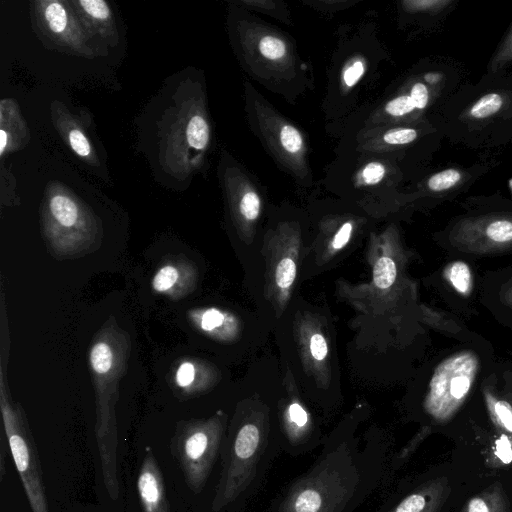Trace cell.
<instances>
[{"label": "cell", "instance_id": "10", "mask_svg": "<svg viewBox=\"0 0 512 512\" xmlns=\"http://www.w3.org/2000/svg\"><path fill=\"white\" fill-rule=\"evenodd\" d=\"M50 114L55 130L69 149L86 164L99 167L101 162L88 133V121L80 117V114H73L59 100L52 101Z\"/></svg>", "mask_w": 512, "mask_h": 512}, {"label": "cell", "instance_id": "29", "mask_svg": "<svg viewBox=\"0 0 512 512\" xmlns=\"http://www.w3.org/2000/svg\"><path fill=\"white\" fill-rule=\"evenodd\" d=\"M196 369L192 362L184 361L176 369L174 380L178 387L188 388L195 379Z\"/></svg>", "mask_w": 512, "mask_h": 512}, {"label": "cell", "instance_id": "8", "mask_svg": "<svg viewBox=\"0 0 512 512\" xmlns=\"http://www.w3.org/2000/svg\"><path fill=\"white\" fill-rule=\"evenodd\" d=\"M498 165V159L487 155L471 165H452L416 179L411 193L415 198L442 200L467 191Z\"/></svg>", "mask_w": 512, "mask_h": 512}, {"label": "cell", "instance_id": "20", "mask_svg": "<svg viewBox=\"0 0 512 512\" xmlns=\"http://www.w3.org/2000/svg\"><path fill=\"white\" fill-rule=\"evenodd\" d=\"M445 278L453 288L462 295H468L472 290V274L469 266L463 261L449 264L444 272Z\"/></svg>", "mask_w": 512, "mask_h": 512}, {"label": "cell", "instance_id": "5", "mask_svg": "<svg viewBox=\"0 0 512 512\" xmlns=\"http://www.w3.org/2000/svg\"><path fill=\"white\" fill-rule=\"evenodd\" d=\"M248 123L276 163L299 184L309 186L312 174L308 144L302 131L278 112L247 81L244 83Z\"/></svg>", "mask_w": 512, "mask_h": 512}, {"label": "cell", "instance_id": "24", "mask_svg": "<svg viewBox=\"0 0 512 512\" xmlns=\"http://www.w3.org/2000/svg\"><path fill=\"white\" fill-rule=\"evenodd\" d=\"M180 273L174 265H164L154 274L151 287L157 293H169L178 283Z\"/></svg>", "mask_w": 512, "mask_h": 512}, {"label": "cell", "instance_id": "12", "mask_svg": "<svg viewBox=\"0 0 512 512\" xmlns=\"http://www.w3.org/2000/svg\"><path fill=\"white\" fill-rule=\"evenodd\" d=\"M477 361L471 354L458 355L442 363L431 381V394L460 401L468 394Z\"/></svg>", "mask_w": 512, "mask_h": 512}, {"label": "cell", "instance_id": "17", "mask_svg": "<svg viewBox=\"0 0 512 512\" xmlns=\"http://www.w3.org/2000/svg\"><path fill=\"white\" fill-rule=\"evenodd\" d=\"M189 317L200 330L213 335L221 333L222 328L228 323L226 314L217 308L191 310Z\"/></svg>", "mask_w": 512, "mask_h": 512}, {"label": "cell", "instance_id": "19", "mask_svg": "<svg viewBox=\"0 0 512 512\" xmlns=\"http://www.w3.org/2000/svg\"><path fill=\"white\" fill-rule=\"evenodd\" d=\"M512 65V23L506 34L496 47L487 64L486 72L498 73L507 71Z\"/></svg>", "mask_w": 512, "mask_h": 512}, {"label": "cell", "instance_id": "32", "mask_svg": "<svg viewBox=\"0 0 512 512\" xmlns=\"http://www.w3.org/2000/svg\"><path fill=\"white\" fill-rule=\"evenodd\" d=\"M305 3L310 6L315 7L317 9L334 12V11H338L340 9L348 8L351 5H354L355 1H344V0H340V1H337V0H332V1L324 0L323 1V0H321L320 1V0H317V1H307Z\"/></svg>", "mask_w": 512, "mask_h": 512}, {"label": "cell", "instance_id": "1", "mask_svg": "<svg viewBox=\"0 0 512 512\" xmlns=\"http://www.w3.org/2000/svg\"><path fill=\"white\" fill-rule=\"evenodd\" d=\"M444 138L472 150L512 143V72L463 83L433 117Z\"/></svg>", "mask_w": 512, "mask_h": 512}, {"label": "cell", "instance_id": "13", "mask_svg": "<svg viewBox=\"0 0 512 512\" xmlns=\"http://www.w3.org/2000/svg\"><path fill=\"white\" fill-rule=\"evenodd\" d=\"M85 30L94 38H101L110 47L119 43V34L113 10L104 0H69Z\"/></svg>", "mask_w": 512, "mask_h": 512}, {"label": "cell", "instance_id": "7", "mask_svg": "<svg viewBox=\"0 0 512 512\" xmlns=\"http://www.w3.org/2000/svg\"><path fill=\"white\" fill-rule=\"evenodd\" d=\"M30 11L33 26L46 47L87 59L101 54L69 0H36L30 2Z\"/></svg>", "mask_w": 512, "mask_h": 512}, {"label": "cell", "instance_id": "35", "mask_svg": "<svg viewBox=\"0 0 512 512\" xmlns=\"http://www.w3.org/2000/svg\"><path fill=\"white\" fill-rule=\"evenodd\" d=\"M495 412L503 426L512 432V408L505 401H498L495 404Z\"/></svg>", "mask_w": 512, "mask_h": 512}, {"label": "cell", "instance_id": "36", "mask_svg": "<svg viewBox=\"0 0 512 512\" xmlns=\"http://www.w3.org/2000/svg\"><path fill=\"white\" fill-rule=\"evenodd\" d=\"M290 419L297 426L301 427L307 423L308 416L306 411L298 403L291 404L289 408Z\"/></svg>", "mask_w": 512, "mask_h": 512}, {"label": "cell", "instance_id": "11", "mask_svg": "<svg viewBox=\"0 0 512 512\" xmlns=\"http://www.w3.org/2000/svg\"><path fill=\"white\" fill-rule=\"evenodd\" d=\"M1 410L4 427L9 439L11 453L16 468L22 478L25 490L34 512H47L46 502L35 471L30 469L31 457L26 440L17 432L15 418L9 403L2 393Z\"/></svg>", "mask_w": 512, "mask_h": 512}, {"label": "cell", "instance_id": "15", "mask_svg": "<svg viewBox=\"0 0 512 512\" xmlns=\"http://www.w3.org/2000/svg\"><path fill=\"white\" fill-rule=\"evenodd\" d=\"M454 0H405L400 2L401 11L410 17L416 18L421 23L433 24L455 8Z\"/></svg>", "mask_w": 512, "mask_h": 512}, {"label": "cell", "instance_id": "30", "mask_svg": "<svg viewBox=\"0 0 512 512\" xmlns=\"http://www.w3.org/2000/svg\"><path fill=\"white\" fill-rule=\"evenodd\" d=\"M426 505V500L421 494H413L405 498L394 512H421Z\"/></svg>", "mask_w": 512, "mask_h": 512}, {"label": "cell", "instance_id": "37", "mask_svg": "<svg viewBox=\"0 0 512 512\" xmlns=\"http://www.w3.org/2000/svg\"><path fill=\"white\" fill-rule=\"evenodd\" d=\"M468 512H489V509L481 498L476 497L469 502Z\"/></svg>", "mask_w": 512, "mask_h": 512}, {"label": "cell", "instance_id": "3", "mask_svg": "<svg viewBox=\"0 0 512 512\" xmlns=\"http://www.w3.org/2000/svg\"><path fill=\"white\" fill-rule=\"evenodd\" d=\"M234 38L243 65L258 81L280 93L300 81L303 65L282 32L245 13L235 22Z\"/></svg>", "mask_w": 512, "mask_h": 512}, {"label": "cell", "instance_id": "28", "mask_svg": "<svg viewBox=\"0 0 512 512\" xmlns=\"http://www.w3.org/2000/svg\"><path fill=\"white\" fill-rule=\"evenodd\" d=\"M296 277V264L291 258L283 259L277 266L275 280L279 288L288 289Z\"/></svg>", "mask_w": 512, "mask_h": 512}, {"label": "cell", "instance_id": "9", "mask_svg": "<svg viewBox=\"0 0 512 512\" xmlns=\"http://www.w3.org/2000/svg\"><path fill=\"white\" fill-rule=\"evenodd\" d=\"M221 179L233 216L246 224L255 222L261 213L262 198L252 177L227 155Z\"/></svg>", "mask_w": 512, "mask_h": 512}, {"label": "cell", "instance_id": "14", "mask_svg": "<svg viewBox=\"0 0 512 512\" xmlns=\"http://www.w3.org/2000/svg\"><path fill=\"white\" fill-rule=\"evenodd\" d=\"M30 141V132L17 101L3 98L0 102V156L24 148Z\"/></svg>", "mask_w": 512, "mask_h": 512}, {"label": "cell", "instance_id": "25", "mask_svg": "<svg viewBox=\"0 0 512 512\" xmlns=\"http://www.w3.org/2000/svg\"><path fill=\"white\" fill-rule=\"evenodd\" d=\"M396 265L389 257H381L373 269V279L377 287L386 289L390 287L396 279Z\"/></svg>", "mask_w": 512, "mask_h": 512}, {"label": "cell", "instance_id": "27", "mask_svg": "<svg viewBox=\"0 0 512 512\" xmlns=\"http://www.w3.org/2000/svg\"><path fill=\"white\" fill-rule=\"evenodd\" d=\"M209 438L203 431H197L190 435L185 442V453L191 460H197L207 450Z\"/></svg>", "mask_w": 512, "mask_h": 512}, {"label": "cell", "instance_id": "21", "mask_svg": "<svg viewBox=\"0 0 512 512\" xmlns=\"http://www.w3.org/2000/svg\"><path fill=\"white\" fill-rule=\"evenodd\" d=\"M138 490L148 512H153L159 504L160 489L155 475L150 471H143L138 479Z\"/></svg>", "mask_w": 512, "mask_h": 512}, {"label": "cell", "instance_id": "31", "mask_svg": "<svg viewBox=\"0 0 512 512\" xmlns=\"http://www.w3.org/2000/svg\"><path fill=\"white\" fill-rule=\"evenodd\" d=\"M310 352L313 358L317 361H322L327 356L328 346L325 338L315 333L310 338Z\"/></svg>", "mask_w": 512, "mask_h": 512}, {"label": "cell", "instance_id": "6", "mask_svg": "<svg viewBox=\"0 0 512 512\" xmlns=\"http://www.w3.org/2000/svg\"><path fill=\"white\" fill-rule=\"evenodd\" d=\"M444 139L431 118L363 128L356 135V151L395 156L420 177L419 173L432 161Z\"/></svg>", "mask_w": 512, "mask_h": 512}, {"label": "cell", "instance_id": "2", "mask_svg": "<svg viewBox=\"0 0 512 512\" xmlns=\"http://www.w3.org/2000/svg\"><path fill=\"white\" fill-rule=\"evenodd\" d=\"M463 78L464 72L445 57L418 64L396 93L374 110L364 128L433 118L464 83Z\"/></svg>", "mask_w": 512, "mask_h": 512}, {"label": "cell", "instance_id": "22", "mask_svg": "<svg viewBox=\"0 0 512 512\" xmlns=\"http://www.w3.org/2000/svg\"><path fill=\"white\" fill-rule=\"evenodd\" d=\"M240 7L253 9L264 14L271 15L280 21L290 23V15L285 4L281 1L272 0H241L237 2Z\"/></svg>", "mask_w": 512, "mask_h": 512}, {"label": "cell", "instance_id": "26", "mask_svg": "<svg viewBox=\"0 0 512 512\" xmlns=\"http://www.w3.org/2000/svg\"><path fill=\"white\" fill-rule=\"evenodd\" d=\"M487 237L497 243L512 241V219L501 217L492 219L485 226Z\"/></svg>", "mask_w": 512, "mask_h": 512}, {"label": "cell", "instance_id": "18", "mask_svg": "<svg viewBox=\"0 0 512 512\" xmlns=\"http://www.w3.org/2000/svg\"><path fill=\"white\" fill-rule=\"evenodd\" d=\"M260 432L254 424L244 425L238 432L235 443L234 453L239 460H248L252 458L259 446Z\"/></svg>", "mask_w": 512, "mask_h": 512}, {"label": "cell", "instance_id": "4", "mask_svg": "<svg viewBox=\"0 0 512 512\" xmlns=\"http://www.w3.org/2000/svg\"><path fill=\"white\" fill-rule=\"evenodd\" d=\"M160 161L172 176L185 178L200 169L211 142V124L201 90L177 99L162 131Z\"/></svg>", "mask_w": 512, "mask_h": 512}, {"label": "cell", "instance_id": "23", "mask_svg": "<svg viewBox=\"0 0 512 512\" xmlns=\"http://www.w3.org/2000/svg\"><path fill=\"white\" fill-rule=\"evenodd\" d=\"M89 360L92 370L98 375L106 374L113 365L114 355L110 345L99 341L90 350Z\"/></svg>", "mask_w": 512, "mask_h": 512}, {"label": "cell", "instance_id": "16", "mask_svg": "<svg viewBox=\"0 0 512 512\" xmlns=\"http://www.w3.org/2000/svg\"><path fill=\"white\" fill-rule=\"evenodd\" d=\"M368 64L367 58L362 53L352 55L340 70L338 77L340 91L347 93L353 89L365 75Z\"/></svg>", "mask_w": 512, "mask_h": 512}, {"label": "cell", "instance_id": "34", "mask_svg": "<svg viewBox=\"0 0 512 512\" xmlns=\"http://www.w3.org/2000/svg\"><path fill=\"white\" fill-rule=\"evenodd\" d=\"M352 231L353 225L351 222L343 223L333 238L332 247L334 249L343 248L350 240Z\"/></svg>", "mask_w": 512, "mask_h": 512}, {"label": "cell", "instance_id": "38", "mask_svg": "<svg viewBox=\"0 0 512 512\" xmlns=\"http://www.w3.org/2000/svg\"><path fill=\"white\" fill-rule=\"evenodd\" d=\"M512 144V143H511Z\"/></svg>", "mask_w": 512, "mask_h": 512}, {"label": "cell", "instance_id": "33", "mask_svg": "<svg viewBox=\"0 0 512 512\" xmlns=\"http://www.w3.org/2000/svg\"><path fill=\"white\" fill-rule=\"evenodd\" d=\"M496 456L504 463L512 462V446L507 436L501 435L496 440Z\"/></svg>", "mask_w": 512, "mask_h": 512}]
</instances>
